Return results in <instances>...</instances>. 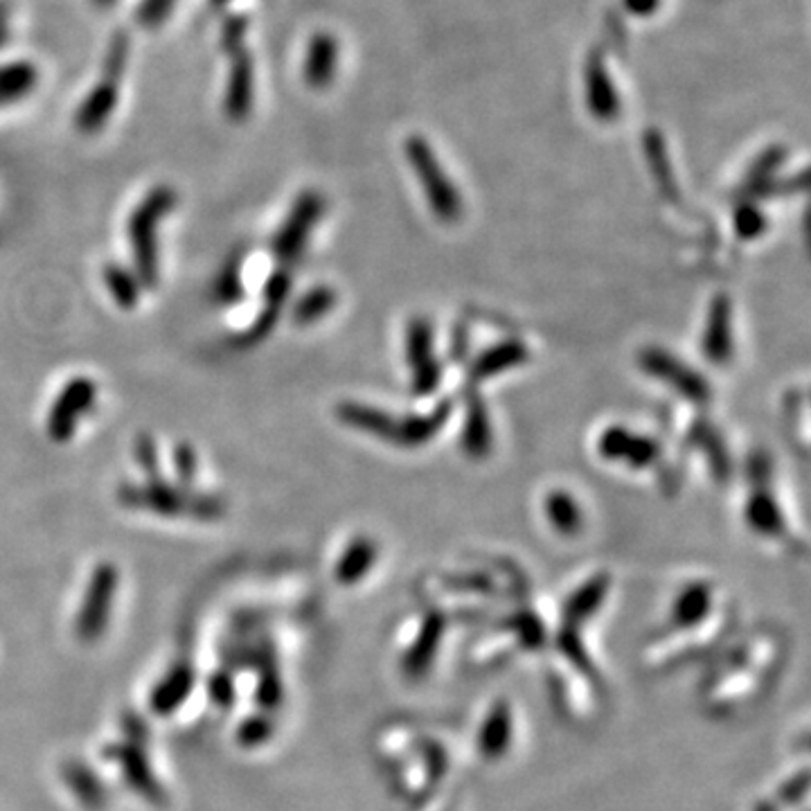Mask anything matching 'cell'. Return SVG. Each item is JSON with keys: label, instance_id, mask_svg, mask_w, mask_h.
Segmentation results:
<instances>
[{"label": "cell", "instance_id": "cell-8", "mask_svg": "<svg viewBox=\"0 0 811 811\" xmlns=\"http://www.w3.org/2000/svg\"><path fill=\"white\" fill-rule=\"evenodd\" d=\"M406 361L410 368V391L417 397L433 395L442 383V366L436 355V332L427 318L408 323Z\"/></svg>", "mask_w": 811, "mask_h": 811}, {"label": "cell", "instance_id": "cell-24", "mask_svg": "<svg viewBox=\"0 0 811 811\" xmlns=\"http://www.w3.org/2000/svg\"><path fill=\"white\" fill-rule=\"evenodd\" d=\"M491 421L483 402L474 399L462 427V449L472 457H485L491 449Z\"/></svg>", "mask_w": 811, "mask_h": 811}, {"label": "cell", "instance_id": "cell-3", "mask_svg": "<svg viewBox=\"0 0 811 811\" xmlns=\"http://www.w3.org/2000/svg\"><path fill=\"white\" fill-rule=\"evenodd\" d=\"M178 197L174 187L159 185L149 189L129 217V244L134 253V274L144 289H157L161 280L159 264V225L174 210Z\"/></svg>", "mask_w": 811, "mask_h": 811}, {"label": "cell", "instance_id": "cell-36", "mask_svg": "<svg viewBox=\"0 0 811 811\" xmlns=\"http://www.w3.org/2000/svg\"><path fill=\"white\" fill-rule=\"evenodd\" d=\"M134 457L138 467L142 470L144 478H159L161 476V460H159V444L149 433H140L134 442Z\"/></svg>", "mask_w": 811, "mask_h": 811}, {"label": "cell", "instance_id": "cell-38", "mask_svg": "<svg viewBox=\"0 0 811 811\" xmlns=\"http://www.w3.org/2000/svg\"><path fill=\"white\" fill-rule=\"evenodd\" d=\"M176 0H142L138 8V23L144 27H159L172 12Z\"/></svg>", "mask_w": 811, "mask_h": 811}, {"label": "cell", "instance_id": "cell-29", "mask_svg": "<svg viewBox=\"0 0 811 811\" xmlns=\"http://www.w3.org/2000/svg\"><path fill=\"white\" fill-rule=\"evenodd\" d=\"M38 74L32 63L16 61L0 68V104L16 102L36 86Z\"/></svg>", "mask_w": 811, "mask_h": 811}, {"label": "cell", "instance_id": "cell-1", "mask_svg": "<svg viewBox=\"0 0 811 811\" xmlns=\"http://www.w3.org/2000/svg\"><path fill=\"white\" fill-rule=\"evenodd\" d=\"M118 500L123 508L167 519L189 517L195 521H219L228 512V503L221 496L195 491L192 487L170 483L163 476L144 478L142 483H123L118 487Z\"/></svg>", "mask_w": 811, "mask_h": 811}, {"label": "cell", "instance_id": "cell-18", "mask_svg": "<svg viewBox=\"0 0 811 811\" xmlns=\"http://www.w3.org/2000/svg\"><path fill=\"white\" fill-rule=\"evenodd\" d=\"M528 355L530 352H528L525 343L514 340V338L500 340V343L487 347L485 352H480L474 359V363L470 368V376L474 381H487L496 374H503V372H510V370L523 366L528 361Z\"/></svg>", "mask_w": 811, "mask_h": 811}, {"label": "cell", "instance_id": "cell-25", "mask_svg": "<svg viewBox=\"0 0 811 811\" xmlns=\"http://www.w3.org/2000/svg\"><path fill=\"white\" fill-rule=\"evenodd\" d=\"M336 302H338V293L332 287H327V285L312 287L296 300L293 314H291L293 323L300 325V327L314 325V323L323 321L325 316H329L334 312Z\"/></svg>", "mask_w": 811, "mask_h": 811}, {"label": "cell", "instance_id": "cell-15", "mask_svg": "<svg viewBox=\"0 0 811 811\" xmlns=\"http://www.w3.org/2000/svg\"><path fill=\"white\" fill-rule=\"evenodd\" d=\"M233 68H230L228 86H225V115L233 123H242L251 115L253 100H255V68L253 59L244 53L233 55Z\"/></svg>", "mask_w": 811, "mask_h": 811}, {"label": "cell", "instance_id": "cell-30", "mask_svg": "<svg viewBox=\"0 0 811 811\" xmlns=\"http://www.w3.org/2000/svg\"><path fill=\"white\" fill-rule=\"evenodd\" d=\"M291 289H293V270L278 266L274 270V274H270L266 278V282H264L262 309H259V312L280 321L282 309H285V304H287V300L291 296Z\"/></svg>", "mask_w": 811, "mask_h": 811}, {"label": "cell", "instance_id": "cell-16", "mask_svg": "<svg viewBox=\"0 0 811 811\" xmlns=\"http://www.w3.org/2000/svg\"><path fill=\"white\" fill-rule=\"evenodd\" d=\"M195 681H197V674L189 663L172 665L170 672L157 683V687L151 690V697H149L151 710L161 717L176 712L187 702L192 690H195Z\"/></svg>", "mask_w": 811, "mask_h": 811}, {"label": "cell", "instance_id": "cell-34", "mask_svg": "<svg viewBox=\"0 0 811 811\" xmlns=\"http://www.w3.org/2000/svg\"><path fill=\"white\" fill-rule=\"evenodd\" d=\"M172 465L178 485L183 487H195L197 474H199V455L189 442H176L172 451Z\"/></svg>", "mask_w": 811, "mask_h": 811}, {"label": "cell", "instance_id": "cell-19", "mask_svg": "<svg viewBox=\"0 0 811 811\" xmlns=\"http://www.w3.org/2000/svg\"><path fill=\"white\" fill-rule=\"evenodd\" d=\"M61 776L70 793L77 798L84 809L89 811H102L108 804V791L104 783L97 778L95 771L86 766L84 762L70 760L63 764Z\"/></svg>", "mask_w": 811, "mask_h": 811}, {"label": "cell", "instance_id": "cell-42", "mask_svg": "<svg viewBox=\"0 0 811 811\" xmlns=\"http://www.w3.org/2000/svg\"><path fill=\"white\" fill-rule=\"evenodd\" d=\"M93 3H95V5H100V8H108V5H113V3H115V0H93Z\"/></svg>", "mask_w": 811, "mask_h": 811}, {"label": "cell", "instance_id": "cell-2", "mask_svg": "<svg viewBox=\"0 0 811 811\" xmlns=\"http://www.w3.org/2000/svg\"><path fill=\"white\" fill-rule=\"evenodd\" d=\"M451 415V404L442 402L429 415L393 417L391 413L379 410L359 402H343L336 406V417L357 431H366L383 442L397 447H421L433 440Z\"/></svg>", "mask_w": 811, "mask_h": 811}, {"label": "cell", "instance_id": "cell-31", "mask_svg": "<svg viewBox=\"0 0 811 811\" xmlns=\"http://www.w3.org/2000/svg\"><path fill=\"white\" fill-rule=\"evenodd\" d=\"M710 609V589L706 584H692L685 589L674 606V617L679 625L699 623Z\"/></svg>", "mask_w": 811, "mask_h": 811}, {"label": "cell", "instance_id": "cell-28", "mask_svg": "<svg viewBox=\"0 0 811 811\" xmlns=\"http://www.w3.org/2000/svg\"><path fill=\"white\" fill-rule=\"evenodd\" d=\"M546 517L559 534H577L584 525V512L568 491H553L546 498Z\"/></svg>", "mask_w": 811, "mask_h": 811}, {"label": "cell", "instance_id": "cell-41", "mask_svg": "<svg viewBox=\"0 0 811 811\" xmlns=\"http://www.w3.org/2000/svg\"><path fill=\"white\" fill-rule=\"evenodd\" d=\"M661 0H625V8L627 12L636 14V16H649L656 12V8H659Z\"/></svg>", "mask_w": 811, "mask_h": 811}, {"label": "cell", "instance_id": "cell-14", "mask_svg": "<svg viewBox=\"0 0 811 811\" xmlns=\"http://www.w3.org/2000/svg\"><path fill=\"white\" fill-rule=\"evenodd\" d=\"M118 80L120 77L104 74V80L95 84V89L86 95V100L80 104V111L74 115V125L84 136L100 134L104 125L111 120V115L118 106Z\"/></svg>", "mask_w": 811, "mask_h": 811}, {"label": "cell", "instance_id": "cell-5", "mask_svg": "<svg viewBox=\"0 0 811 811\" xmlns=\"http://www.w3.org/2000/svg\"><path fill=\"white\" fill-rule=\"evenodd\" d=\"M118 587H120L118 566L111 561H102L93 568L74 623L77 638L82 642H97L106 634Z\"/></svg>", "mask_w": 811, "mask_h": 811}, {"label": "cell", "instance_id": "cell-40", "mask_svg": "<svg viewBox=\"0 0 811 811\" xmlns=\"http://www.w3.org/2000/svg\"><path fill=\"white\" fill-rule=\"evenodd\" d=\"M125 732H127V742H134V744H142L149 738V730H147L144 721L136 715L125 717Z\"/></svg>", "mask_w": 811, "mask_h": 811}, {"label": "cell", "instance_id": "cell-35", "mask_svg": "<svg viewBox=\"0 0 811 811\" xmlns=\"http://www.w3.org/2000/svg\"><path fill=\"white\" fill-rule=\"evenodd\" d=\"M732 225H735V233L740 240H757L764 235V230L768 225L764 212L753 206V204H742L738 210H735V217H732Z\"/></svg>", "mask_w": 811, "mask_h": 811}, {"label": "cell", "instance_id": "cell-43", "mask_svg": "<svg viewBox=\"0 0 811 811\" xmlns=\"http://www.w3.org/2000/svg\"><path fill=\"white\" fill-rule=\"evenodd\" d=\"M210 3H212V5H217V8H221V5H225V3H228V0H210Z\"/></svg>", "mask_w": 811, "mask_h": 811}, {"label": "cell", "instance_id": "cell-11", "mask_svg": "<svg viewBox=\"0 0 811 811\" xmlns=\"http://www.w3.org/2000/svg\"><path fill=\"white\" fill-rule=\"evenodd\" d=\"M600 455L611 462H625L634 470L651 467L661 457V447L656 440L634 433L625 427H609L598 440Z\"/></svg>", "mask_w": 811, "mask_h": 811}, {"label": "cell", "instance_id": "cell-13", "mask_svg": "<svg viewBox=\"0 0 811 811\" xmlns=\"http://www.w3.org/2000/svg\"><path fill=\"white\" fill-rule=\"evenodd\" d=\"M702 350L715 366H728L732 355H735V343H732V304L728 296H717L710 304Z\"/></svg>", "mask_w": 811, "mask_h": 811}, {"label": "cell", "instance_id": "cell-10", "mask_svg": "<svg viewBox=\"0 0 811 811\" xmlns=\"http://www.w3.org/2000/svg\"><path fill=\"white\" fill-rule=\"evenodd\" d=\"M104 757L120 766L125 785L138 793L144 802L153 807H167L170 793L165 785L157 778V771L151 768L147 753L140 744L134 742H115L104 749Z\"/></svg>", "mask_w": 811, "mask_h": 811}, {"label": "cell", "instance_id": "cell-4", "mask_svg": "<svg viewBox=\"0 0 811 811\" xmlns=\"http://www.w3.org/2000/svg\"><path fill=\"white\" fill-rule=\"evenodd\" d=\"M406 159L413 167V172L419 178V185L424 189V197H427V204L431 212L442 221V223H455L460 221L462 212H465V204H462V197L453 181L447 176L442 170L436 151L427 142V138L421 136H408L406 140Z\"/></svg>", "mask_w": 811, "mask_h": 811}, {"label": "cell", "instance_id": "cell-17", "mask_svg": "<svg viewBox=\"0 0 811 811\" xmlns=\"http://www.w3.org/2000/svg\"><path fill=\"white\" fill-rule=\"evenodd\" d=\"M336 63H338L336 38L327 32L314 34L312 42H309L302 66L304 82L312 89H327L336 77Z\"/></svg>", "mask_w": 811, "mask_h": 811}, {"label": "cell", "instance_id": "cell-33", "mask_svg": "<svg viewBox=\"0 0 811 811\" xmlns=\"http://www.w3.org/2000/svg\"><path fill=\"white\" fill-rule=\"evenodd\" d=\"M276 730V723L274 719H270L268 715H253V717H246L240 728H237V742L244 746V749H257L262 744H266L270 740V735H274Z\"/></svg>", "mask_w": 811, "mask_h": 811}, {"label": "cell", "instance_id": "cell-27", "mask_svg": "<svg viewBox=\"0 0 811 811\" xmlns=\"http://www.w3.org/2000/svg\"><path fill=\"white\" fill-rule=\"evenodd\" d=\"M785 159H787V149L780 147V144L764 149L760 153V159L753 163V167L746 174L744 195L746 197H757V195H762V192L774 189V185H776L774 176L783 167Z\"/></svg>", "mask_w": 811, "mask_h": 811}, {"label": "cell", "instance_id": "cell-9", "mask_svg": "<svg viewBox=\"0 0 811 811\" xmlns=\"http://www.w3.org/2000/svg\"><path fill=\"white\" fill-rule=\"evenodd\" d=\"M638 363L647 374L663 381L674 393L692 404H708L712 397V389L706 376L683 363L672 352L663 350V347H647V350L640 352Z\"/></svg>", "mask_w": 811, "mask_h": 811}, {"label": "cell", "instance_id": "cell-26", "mask_svg": "<svg viewBox=\"0 0 811 811\" xmlns=\"http://www.w3.org/2000/svg\"><path fill=\"white\" fill-rule=\"evenodd\" d=\"M102 280H104L111 298L115 300V304L125 309V312H131V309L138 306L142 285L138 282L134 270H129L125 264H118V262L104 264Z\"/></svg>", "mask_w": 811, "mask_h": 811}, {"label": "cell", "instance_id": "cell-39", "mask_svg": "<svg viewBox=\"0 0 811 811\" xmlns=\"http://www.w3.org/2000/svg\"><path fill=\"white\" fill-rule=\"evenodd\" d=\"M246 27H248V21L244 16H233L230 21H225L223 32H221V48L233 55L240 53Z\"/></svg>", "mask_w": 811, "mask_h": 811}, {"label": "cell", "instance_id": "cell-37", "mask_svg": "<svg viewBox=\"0 0 811 811\" xmlns=\"http://www.w3.org/2000/svg\"><path fill=\"white\" fill-rule=\"evenodd\" d=\"M208 694L215 706L219 708H230V704L235 702L237 697V690H235V681H233V674L225 672V670H219L210 676L208 681Z\"/></svg>", "mask_w": 811, "mask_h": 811}, {"label": "cell", "instance_id": "cell-6", "mask_svg": "<svg viewBox=\"0 0 811 811\" xmlns=\"http://www.w3.org/2000/svg\"><path fill=\"white\" fill-rule=\"evenodd\" d=\"M325 212V199L316 189H304L293 201L287 219L278 228V233L270 242V253L282 268H293V264L302 257L304 246L312 237L314 228L318 225Z\"/></svg>", "mask_w": 811, "mask_h": 811}, {"label": "cell", "instance_id": "cell-22", "mask_svg": "<svg viewBox=\"0 0 811 811\" xmlns=\"http://www.w3.org/2000/svg\"><path fill=\"white\" fill-rule=\"evenodd\" d=\"M746 521L751 530L764 536H780L785 534V517L778 506V500L764 489H755L746 503Z\"/></svg>", "mask_w": 811, "mask_h": 811}, {"label": "cell", "instance_id": "cell-12", "mask_svg": "<svg viewBox=\"0 0 811 811\" xmlns=\"http://www.w3.org/2000/svg\"><path fill=\"white\" fill-rule=\"evenodd\" d=\"M584 80H587V104L595 120L611 123L621 115V97L611 82L604 57L600 50H593L587 59L584 68Z\"/></svg>", "mask_w": 811, "mask_h": 811}, {"label": "cell", "instance_id": "cell-20", "mask_svg": "<svg viewBox=\"0 0 811 811\" xmlns=\"http://www.w3.org/2000/svg\"><path fill=\"white\" fill-rule=\"evenodd\" d=\"M376 561V544L370 536H357L352 544L345 548L340 559L336 561L334 577L343 587H352L368 575V570Z\"/></svg>", "mask_w": 811, "mask_h": 811}, {"label": "cell", "instance_id": "cell-32", "mask_svg": "<svg viewBox=\"0 0 811 811\" xmlns=\"http://www.w3.org/2000/svg\"><path fill=\"white\" fill-rule=\"evenodd\" d=\"M604 593H606V577L600 575L570 598L566 606V615L572 617V621H584V617H589L600 606V602L604 600Z\"/></svg>", "mask_w": 811, "mask_h": 811}, {"label": "cell", "instance_id": "cell-23", "mask_svg": "<svg viewBox=\"0 0 811 811\" xmlns=\"http://www.w3.org/2000/svg\"><path fill=\"white\" fill-rule=\"evenodd\" d=\"M642 147H645V157L649 161V170H651L656 183H659L663 195L668 199H679V187H676V181H674V172H672L670 157H668V147H665V140H663L661 131H656V129L645 131Z\"/></svg>", "mask_w": 811, "mask_h": 811}, {"label": "cell", "instance_id": "cell-21", "mask_svg": "<svg viewBox=\"0 0 811 811\" xmlns=\"http://www.w3.org/2000/svg\"><path fill=\"white\" fill-rule=\"evenodd\" d=\"M244 251H233L228 259L221 264L219 274L212 285V300L219 306H235L244 300L246 287H244Z\"/></svg>", "mask_w": 811, "mask_h": 811}, {"label": "cell", "instance_id": "cell-7", "mask_svg": "<svg viewBox=\"0 0 811 811\" xmlns=\"http://www.w3.org/2000/svg\"><path fill=\"white\" fill-rule=\"evenodd\" d=\"M97 402V383L91 376H72L66 381L46 417V433L55 444H66L74 438L77 427Z\"/></svg>", "mask_w": 811, "mask_h": 811}]
</instances>
